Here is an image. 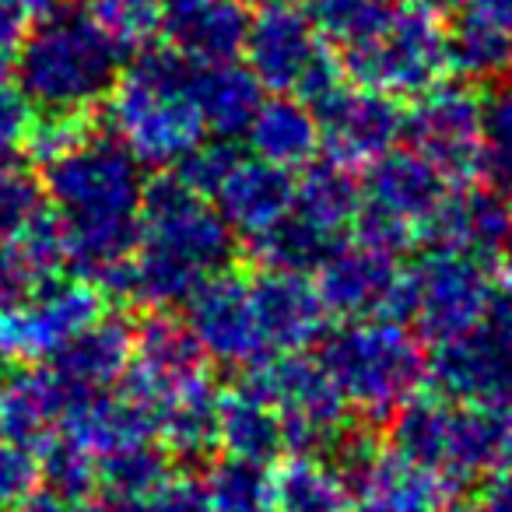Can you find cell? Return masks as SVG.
Listing matches in <instances>:
<instances>
[{
    "mask_svg": "<svg viewBox=\"0 0 512 512\" xmlns=\"http://www.w3.org/2000/svg\"><path fill=\"white\" fill-rule=\"evenodd\" d=\"M474 512H512V467H498L495 474L484 477Z\"/></svg>",
    "mask_w": 512,
    "mask_h": 512,
    "instance_id": "47",
    "label": "cell"
},
{
    "mask_svg": "<svg viewBox=\"0 0 512 512\" xmlns=\"http://www.w3.org/2000/svg\"><path fill=\"white\" fill-rule=\"evenodd\" d=\"M88 130H92L88 113H39L29 127V137H25V151L43 169L46 162L74 148Z\"/></svg>",
    "mask_w": 512,
    "mask_h": 512,
    "instance_id": "43",
    "label": "cell"
},
{
    "mask_svg": "<svg viewBox=\"0 0 512 512\" xmlns=\"http://www.w3.org/2000/svg\"><path fill=\"white\" fill-rule=\"evenodd\" d=\"M435 512H474V505H463V502H453V498H449V502L442 505V509H435Z\"/></svg>",
    "mask_w": 512,
    "mask_h": 512,
    "instance_id": "53",
    "label": "cell"
},
{
    "mask_svg": "<svg viewBox=\"0 0 512 512\" xmlns=\"http://www.w3.org/2000/svg\"><path fill=\"white\" fill-rule=\"evenodd\" d=\"M264 92L267 88L239 60L197 64L193 71V102H197L207 134L214 137H228V141L246 137L256 109L264 102Z\"/></svg>",
    "mask_w": 512,
    "mask_h": 512,
    "instance_id": "28",
    "label": "cell"
},
{
    "mask_svg": "<svg viewBox=\"0 0 512 512\" xmlns=\"http://www.w3.org/2000/svg\"><path fill=\"white\" fill-rule=\"evenodd\" d=\"M274 512H355L351 484L323 453L281 456L271 470Z\"/></svg>",
    "mask_w": 512,
    "mask_h": 512,
    "instance_id": "29",
    "label": "cell"
},
{
    "mask_svg": "<svg viewBox=\"0 0 512 512\" xmlns=\"http://www.w3.org/2000/svg\"><path fill=\"white\" fill-rule=\"evenodd\" d=\"M186 323L214 365L249 369L253 362L267 358L249 278H242L239 271L225 267L200 281L197 292L186 299Z\"/></svg>",
    "mask_w": 512,
    "mask_h": 512,
    "instance_id": "13",
    "label": "cell"
},
{
    "mask_svg": "<svg viewBox=\"0 0 512 512\" xmlns=\"http://www.w3.org/2000/svg\"><path fill=\"white\" fill-rule=\"evenodd\" d=\"M214 207L228 221L235 235L267 232L274 221H281L295 207V176L285 165H274L267 158H242L221 190L214 193Z\"/></svg>",
    "mask_w": 512,
    "mask_h": 512,
    "instance_id": "22",
    "label": "cell"
},
{
    "mask_svg": "<svg viewBox=\"0 0 512 512\" xmlns=\"http://www.w3.org/2000/svg\"><path fill=\"white\" fill-rule=\"evenodd\" d=\"M11 372V355H8V348H4V341H0V379L8 376Z\"/></svg>",
    "mask_w": 512,
    "mask_h": 512,
    "instance_id": "52",
    "label": "cell"
},
{
    "mask_svg": "<svg viewBox=\"0 0 512 512\" xmlns=\"http://www.w3.org/2000/svg\"><path fill=\"white\" fill-rule=\"evenodd\" d=\"M218 446L235 460L274 467L288 453L285 421L278 407L264 393L235 379L232 390L218 393Z\"/></svg>",
    "mask_w": 512,
    "mask_h": 512,
    "instance_id": "25",
    "label": "cell"
},
{
    "mask_svg": "<svg viewBox=\"0 0 512 512\" xmlns=\"http://www.w3.org/2000/svg\"><path fill=\"white\" fill-rule=\"evenodd\" d=\"M449 407L446 397H414L390 418V449L400 456L442 474V456H446V432H449Z\"/></svg>",
    "mask_w": 512,
    "mask_h": 512,
    "instance_id": "33",
    "label": "cell"
},
{
    "mask_svg": "<svg viewBox=\"0 0 512 512\" xmlns=\"http://www.w3.org/2000/svg\"><path fill=\"white\" fill-rule=\"evenodd\" d=\"M193 71L197 60L169 43H144L130 53L127 71L109 92L102 127L148 169H176L204 141L207 127L193 102Z\"/></svg>",
    "mask_w": 512,
    "mask_h": 512,
    "instance_id": "3",
    "label": "cell"
},
{
    "mask_svg": "<svg viewBox=\"0 0 512 512\" xmlns=\"http://www.w3.org/2000/svg\"><path fill=\"white\" fill-rule=\"evenodd\" d=\"M418 4H425V8H432L435 15H442V11H453L460 0H418Z\"/></svg>",
    "mask_w": 512,
    "mask_h": 512,
    "instance_id": "51",
    "label": "cell"
},
{
    "mask_svg": "<svg viewBox=\"0 0 512 512\" xmlns=\"http://www.w3.org/2000/svg\"><path fill=\"white\" fill-rule=\"evenodd\" d=\"M453 190V179L442 169H435L425 155L414 148H393L383 158L369 165V179H365V207L386 214V218L400 221V225L414 228L421 239L428 218L439 211V204Z\"/></svg>",
    "mask_w": 512,
    "mask_h": 512,
    "instance_id": "18",
    "label": "cell"
},
{
    "mask_svg": "<svg viewBox=\"0 0 512 512\" xmlns=\"http://www.w3.org/2000/svg\"><path fill=\"white\" fill-rule=\"evenodd\" d=\"M348 81L397 99H418L442 85L449 71V29L442 15L418 0H400L397 11L372 36L341 46Z\"/></svg>",
    "mask_w": 512,
    "mask_h": 512,
    "instance_id": "6",
    "label": "cell"
},
{
    "mask_svg": "<svg viewBox=\"0 0 512 512\" xmlns=\"http://www.w3.org/2000/svg\"><path fill=\"white\" fill-rule=\"evenodd\" d=\"M36 456H39V474H43L46 488L57 491L67 502H85L88 495L99 484V460L95 453H88L74 435L50 432L36 442Z\"/></svg>",
    "mask_w": 512,
    "mask_h": 512,
    "instance_id": "35",
    "label": "cell"
},
{
    "mask_svg": "<svg viewBox=\"0 0 512 512\" xmlns=\"http://www.w3.org/2000/svg\"><path fill=\"white\" fill-rule=\"evenodd\" d=\"M481 127V176L512 207V88H498L481 102Z\"/></svg>",
    "mask_w": 512,
    "mask_h": 512,
    "instance_id": "37",
    "label": "cell"
},
{
    "mask_svg": "<svg viewBox=\"0 0 512 512\" xmlns=\"http://www.w3.org/2000/svg\"><path fill=\"white\" fill-rule=\"evenodd\" d=\"M155 435L179 460H200L218 446V393L214 383L197 386L155 411Z\"/></svg>",
    "mask_w": 512,
    "mask_h": 512,
    "instance_id": "32",
    "label": "cell"
},
{
    "mask_svg": "<svg viewBox=\"0 0 512 512\" xmlns=\"http://www.w3.org/2000/svg\"><path fill=\"white\" fill-rule=\"evenodd\" d=\"M313 109L320 120L323 151L348 169H369L404 137V106L397 95L376 88L344 85Z\"/></svg>",
    "mask_w": 512,
    "mask_h": 512,
    "instance_id": "15",
    "label": "cell"
},
{
    "mask_svg": "<svg viewBox=\"0 0 512 512\" xmlns=\"http://www.w3.org/2000/svg\"><path fill=\"white\" fill-rule=\"evenodd\" d=\"M172 477V453L158 439H144L123 446L116 453L99 456V484L106 495L137 498L151 495L158 484Z\"/></svg>",
    "mask_w": 512,
    "mask_h": 512,
    "instance_id": "34",
    "label": "cell"
},
{
    "mask_svg": "<svg viewBox=\"0 0 512 512\" xmlns=\"http://www.w3.org/2000/svg\"><path fill=\"white\" fill-rule=\"evenodd\" d=\"M85 4L130 50L151 43L162 29V0H85Z\"/></svg>",
    "mask_w": 512,
    "mask_h": 512,
    "instance_id": "40",
    "label": "cell"
},
{
    "mask_svg": "<svg viewBox=\"0 0 512 512\" xmlns=\"http://www.w3.org/2000/svg\"><path fill=\"white\" fill-rule=\"evenodd\" d=\"M327 53V36L316 29L306 8L295 0H274V4L256 8L249 18L242 57L267 92L295 95V88Z\"/></svg>",
    "mask_w": 512,
    "mask_h": 512,
    "instance_id": "14",
    "label": "cell"
},
{
    "mask_svg": "<svg viewBox=\"0 0 512 512\" xmlns=\"http://www.w3.org/2000/svg\"><path fill=\"white\" fill-rule=\"evenodd\" d=\"M211 358L193 337L190 323L169 309H151L134 327V362L123 376V390L137 397L151 414L169 400L211 383Z\"/></svg>",
    "mask_w": 512,
    "mask_h": 512,
    "instance_id": "11",
    "label": "cell"
},
{
    "mask_svg": "<svg viewBox=\"0 0 512 512\" xmlns=\"http://www.w3.org/2000/svg\"><path fill=\"white\" fill-rule=\"evenodd\" d=\"M211 512H274L271 470L225 456L204 477Z\"/></svg>",
    "mask_w": 512,
    "mask_h": 512,
    "instance_id": "36",
    "label": "cell"
},
{
    "mask_svg": "<svg viewBox=\"0 0 512 512\" xmlns=\"http://www.w3.org/2000/svg\"><path fill=\"white\" fill-rule=\"evenodd\" d=\"M249 292L267 351H306L327 330L330 313L306 274L260 267L249 278Z\"/></svg>",
    "mask_w": 512,
    "mask_h": 512,
    "instance_id": "17",
    "label": "cell"
},
{
    "mask_svg": "<svg viewBox=\"0 0 512 512\" xmlns=\"http://www.w3.org/2000/svg\"><path fill=\"white\" fill-rule=\"evenodd\" d=\"M239 379L278 407L292 453H327L348 432L351 404L320 358L278 351V358H260L242 369Z\"/></svg>",
    "mask_w": 512,
    "mask_h": 512,
    "instance_id": "8",
    "label": "cell"
},
{
    "mask_svg": "<svg viewBox=\"0 0 512 512\" xmlns=\"http://www.w3.org/2000/svg\"><path fill=\"white\" fill-rule=\"evenodd\" d=\"M498 274H502V281L512 288V232H509V239H505V246H502V253H498Z\"/></svg>",
    "mask_w": 512,
    "mask_h": 512,
    "instance_id": "50",
    "label": "cell"
},
{
    "mask_svg": "<svg viewBox=\"0 0 512 512\" xmlns=\"http://www.w3.org/2000/svg\"><path fill=\"white\" fill-rule=\"evenodd\" d=\"M60 428L67 435L81 442L88 453H95V460L106 453H116L123 446H134L144 439H158L155 435V414L141 404L137 397L109 390L95 393H78V397L67 404Z\"/></svg>",
    "mask_w": 512,
    "mask_h": 512,
    "instance_id": "24",
    "label": "cell"
},
{
    "mask_svg": "<svg viewBox=\"0 0 512 512\" xmlns=\"http://www.w3.org/2000/svg\"><path fill=\"white\" fill-rule=\"evenodd\" d=\"M137 246L169 256L200 278H211L232 264L235 232L211 197L193 190L176 169H158V176L144 179Z\"/></svg>",
    "mask_w": 512,
    "mask_h": 512,
    "instance_id": "7",
    "label": "cell"
},
{
    "mask_svg": "<svg viewBox=\"0 0 512 512\" xmlns=\"http://www.w3.org/2000/svg\"><path fill=\"white\" fill-rule=\"evenodd\" d=\"M320 362L334 376L337 390L365 421H390L407 400L421 393L428 379V358L421 337L390 316L348 320L323 337Z\"/></svg>",
    "mask_w": 512,
    "mask_h": 512,
    "instance_id": "4",
    "label": "cell"
},
{
    "mask_svg": "<svg viewBox=\"0 0 512 512\" xmlns=\"http://www.w3.org/2000/svg\"><path fill=\"white\" fill-rule=\"evenodd\" d=\"M498 467H505V411L477 404L449 407L442 477L460 491L474 481H484Z\"/></svg>",
    "mask_w": 512,
    "mask_h": 512,
    "instance_id": "26",
    "label": "cell"
},
{
    "mask_svg": "<svg viewBox=\"0 0 512 512\" xmlns=\"http://www.w3.org/2000/svg\"><path fill=\"white\" fill-rule=\"evenodd\" d=\"M130 53L88 4L64 0L32 18L15 64V85L39 113H92L123 78Z\"/></svg>",
    "mask_w": 512,
    "mask_h": 512,
    "instance_id": "2",
    "label": "cell"
},
{
    "mask_svg": "<svg viewBox=\"0 0 512 512\" xmlns=\"http://www.w3.org/2000/svg\"><path fill=\"white\" fill-rule=\"evenodd\" d=\"M46 200L64 225L67 264L99 285L130 260L141 239V162L120 137L95 127L74 148L43 165Z\"/></svg>",
    "mask_w": 512,
    "mask_h": 512,
    "instance_id": "1",
    "label": "cell"
},
{
    "mask_svg": "<svg viewBox=\"0 0 512 512\" xmlns=\"http://www.w3.org/2000/svg\"><path fill=\"white\" fill-rule=\"evenodd\" d=\"M512 232V207L491 186L456 183L439 211L428 218L421 239L428 246L460 249L484 260H498L505 239Z\"/></svg>",
    "mask_w": 512,
    "mask_h": 512,
    "instance_id": "20",
    "label": "cell"
},
{
    "mask_svg": "<svg viewBox=\"0 0 512 512\" xmlns=\"http://www.w3.org/2000/svg\"><path fill=\"white\" fill-rule=\"evenodd\" d=\"M130 362H134V327L123 316L102 313L78 337H71L46 365L74 393H95L123 383Z\"/></svg>",
    "mask_w": 512,
    "mask_h": 512,
    "instance_id": "23",
    "label": "cell"
},
{
    "mask_svg": "<svg viewBox=\"0 0 512 512\" xmlns=\"http://www.w3.org/2000/svg\"><path fill=\"white\" fill-rule=\"evenodd\" d=\"M46 207L43 183L18 169L11 158H0V239L15 235Z\"/></svg>",
    "mask_w": 512,
    "mask_h": 512,
    "instance_id": "41",
    "label": "cell"
},
{
    "mask_svg": "<svg viewBox=\"0 0 512 512\" xmlns=\"http://www.w3.org/2000/svg\"><path fill=\"white\" fill-rule=\"evenodd\" d=\"M32 8L29 0H0V78L15 74L18 53L32 29Z\"/></svg>",
    "mask_w": 512,
    "mask_h": 512,
    "instance_id": "46",
    "label": "cell"
},
{
    "mask_svg": "<svg viewBox=\"0 0 512 512\" xmlns=\"http://www.w3.org/2000/svg\"><path fill=\"white\" fill-rule=\"evenodd\" d=\"M246 141L256 158H267L285 169H306L323 148L316 109L299 95L285 92H274L271 99L260 102L246 130Z\"/></svg>",
    "mask_w": 512,
    "mask_h": 512,
    "instance_id": "27",
    "label": "cell"
},
{
    "mask_svg": "<svg viewBox=\"0 0 512 512\" xmlns=\"http://www.w3.org/2000/svg\"><path fill=\"white\" fill-rule=\"evenodd\" d=\"M106 313L102 288L88 278H53L39 281L25 299L0 309V341L11 362H50L71 337Z\"/></svg>",
    "mask_w": 512,
    "mask_h": 512,
    "instance_id": "10",
    "label": "cell"
},
{
    "mask_svg": "<svg viewBox=\"0 0 512 512\" xmlns=\"http://www.w3.org/2000/svg\"><path fill=\"white\" fill-rule=\"evenodd\" d=\"M344 239L323 232L320 225H313L309 218H302L299 211H288L281 221H274L267 232L249 239V256L260 267H274V271H295L309 274L341 246Z\"/></svg>",
    "mask_w": 512,
    "mask_h": 512,
    "instance_id": "31",
    "label": "cell"
},
{
    "mask_svg": "<svg viewBox=\"0 0 512 512\" xmlns=\"http://www.w3.org/2000/svg\"><path fill=\"white\" fill-rule=\"evenodd\" d=\"M0 242H4V239H0Z\"/></svg>",
    "mask_w": 512,
    "mask_h": 512,
    "instance_id": "54",
    "label": "cell"
},
{
    "mask_svg": "<svg viewBox=\"0 0 512 512\" xmlns=\"http://www.w3.org/2000/svg\"><path fill=\"white\" fill-rule=\"evenodd\" d=\"M400 281L397 256L369 242H341L316 267V292L330 316L341 320H369L390 313L393 292Z\"/></svg>",
    "mask_w": 512,
    "mask_h": 512,
    "instance_id": "16",
    "label": "cell"
},
{
    "mask_svg": "<svg viewBox=\"0 0 512 512\" xmlns=\"http://www.w3.org/2000/svg\"><path fill=\"white\" fill-rule=\"evenodd\" d=\"M348 484L355 512H435L456 491L439 470L407 460L397 449H379Z\"/></svg>",
    "mask_w": 512,
    "mask_h": 512,
    "instance_id": "21",
    "label": "cell"
},
{
    "mask_svg": "<svg viewBox=\"0 0 512 512\" xmlns=\"http://www.w3.org/2000/svg\"><path fill=\"white\" fill-rule=\"evenodd\" d=\"M242 162L239 148L228 137H214V141H200L183 162L176 165V172L193 186L197 193L214 200V193L221 190V183L228 179V172Z\"/></svg>",
    "mask_w": 512,
    "mask_h": 512,
    "instance_id": "42",
    "label": "cell"
},
{
    "mask_svg": "<svg viewBox=\"0 0 512 512\" xmlns=\"http://www.w3.org/2000/svg\"><path fill=\"white\" fill-rule=\"evenodd\" d=\"M253 11L242 0H162V43L197 64L239 60Z\"/></svg>",
    "mask_w": 512,
    "mask_h": 512,
    "instance_id": "19",
    "label": "cell"
},
{
    "mask_svg": "<svg viewBox=\"0 0 512 512\" xmlns=\"http://www.w3.org/2000/svg\"><path fill=\"white\" fill-rule=\"evenodd\" d=\"M15 512H74V505L67 502V498H60L57 491H32L29 498H22V502L15 505Z\"/></svg>",
    "mask_w": 512,
    "mask_h": 512,
    "instance_id": "49",
    "label": "cell"
},
{
    "mask_svg": "<svg viewBox=\"0 0 512 512\" xmlns=\"http://www.w3.org/2000/svg\"><path fill=\"white\" fill-rule=\"evenodd\" d=\"M491 260L460 249L428 246L411 271H400L390 320L411 323L421 341H453L484 320L498 295Z\"/></svg>",
    "mask_w": 512,
    "mask_h": 512,
    "instance_id": "5",
    "label": "cell"
},
{
    "mask_svg": "<svg viewBox=\"0 0 512 512\" xmlns=\"http://www.w3.org/2000/svg\"><path fill=\"white\" fill-rule=\"evenodd\" d=\"M512 60V43L463 15L449 29V67L463 78H498Z\"/></svg>",
    "mask_w": 512,
    "mask_h": 512,
    "instance_id": "39",
    "label": "cell"
},
{
    "mask_svg": "<svg viewBox=\"0 0 512 512\" xmlns=\"http://www.w3.org/2000/svg\"><path fill=\"white\" fill-rule=\"evenodd\" d=\"M313 25L337 46L372 36L397 11L400 0H299Z\"/></svg>",
    "mask_w": 512,
    "mask_h": 512,
    "instance_id": "38",
    "label": "cell"
},
{
    "mask_svg": "<svg viewBox=\"0 0 512 512\" xmlns=\"http://www.w3.org/2000/svg\"><path fill=\"white\" fill-rule=\"evenodd\" d=\"M404 137L453 183L481 176V99L463 85H435L404 109Z\"/></svg>",
    "mask_w": 512,
    "mask_h": 512,
    "instance_id": "12",
    "label": "cell"
},
{
    "mask_svg": "<svg viewBox=\"0 0 512 512\" xmlns=\"http://www.w3.org/2000/svg\"><path fill=\"white\" fill-rule=\"evenodd\" d=\"M39 481L43 474H39L36 446L0 435V509H15L22 498L39 488Z\"/></svg>",
    "mask_w": 512,
    "mask_h": 512,
    "instance_id": "44",
    "label": "cell"
},
{
    "mask_svg": "<svg viewBox=\"0 0 512 512\" xmlns=\"http://www.w3.org/2000/svg\"><path fill=\"white\" fill-rule=\"evenodd\" d=\"M362 200L365 193L355 179V169L334 162L330 155L323 162L313 158L295 179V211L337 239H344L355 228Z\"/></svg>",
    "mask_w": 512,
    "mask_h": 512,
    "instance_id": "30",
    "label": "cell"
},
{
    "mask_svg": "<svg viewBox=\"0 0 512 512\" xmlns=\"http://www.w3.org/2000/svg\"><path fill=\"white\" fill-rule=\"evenodd\" d=\"M435 393L453 404L512 407V288L498 292L477 327L435 344L428 358Z\"/></svg>",
    "mask_w": 512,
    "mask_h": 512,
    "instance_id": "9",
    "label": "cell"
},
{
    "mask_svg": "<svg viewBox=\"0 0 512 512\" xmlns=\"http://www.w3.org/2000/svg\"><path fill=\"white\" fill-rule=\"evenodd\" d=\"M467 18L512 43V0H470Z\"/></svg>",
    "mask_w": 512,
    "mask_h": 512,
    "instance_id": "48",
    "label": "cell"
},
{
    "mask_svg": "<svg viewBox=\"0 0 512 512\" xmlns=\"http://www.w3.org/2000/svg\"><path fill=\"white\" fill-rule=\"evenodd\" d=\"M32 120H36V109L22 88L0 78V158H11L18 148H25Z\"/></svg>",
    "mask_w": 512,
    "mask_h": 512,
    "instance_id": "45",
    "label": "cell"
}]
</instances>
